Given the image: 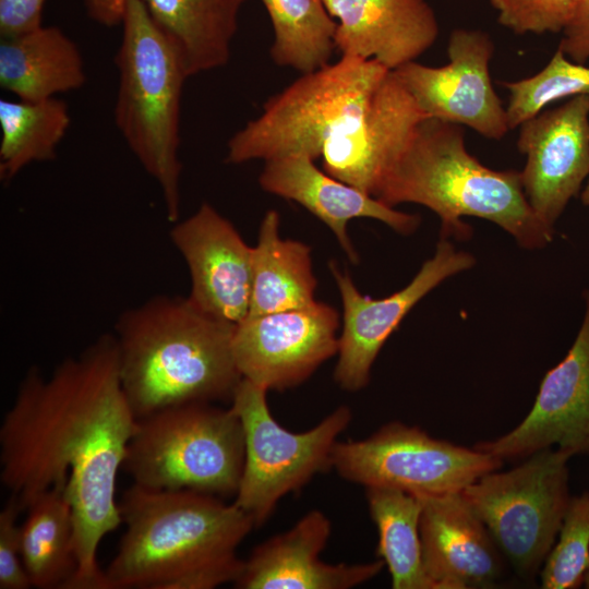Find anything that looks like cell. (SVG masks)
Wrapping results in <instances>:
<instances>
[{
  "instance_id": "cell-25",
  "label": "cell",
  "mask_w": 589,
  "mask_h": 589,
  "mask_svg": "<svg viewBox=\"0 0 589 589\" xmlns=\"http://www.w3.org/2000/svg\"><path fill=\"white\" fill-rule=\"evenodd\" d=\"M21 524V555L32 587L71 589L77 572L74 522L65 488L41 493Z\"/></svg>"
},
{
  "instance_id": "cell-22",
  "label": "cell",
  "mask_w": 589,
  "mask_h": 589,
  "mask_svg": "<svg viewBox=\"0 0 589 589\" xmlns=\"http://www.w3.org/2000/svg\"><path fill=\"white\" fill-rule=\"evenodd\" d=\"M86 83L77 45L57 26L3 37L0 86L17 99L39 101L81 88Z\"/></svg>"
},
{
  "instance_id": "cell-36",
  "label": "cell",
  "mask_w": 589,
  "mask_h": 589,
  "mask_svg": "<svg viewBox=\"0 0 589 589\" xmlns=\"http://www.w3.org/2000/svg\"><path fill=\"white\" fill-rule=\"evenodd\" d=\"M587 179H588L587 184H586L585 189L581 192L580 199H581V202H582L584 205L589 206V176H588Z\"/></svg>"
},
{
  "instance_id": "cell-2",
  "label": "cell",
  "mask_w": 589,
  "mask_h": 589,
  "mask_svg": "<svg viewBox=\"0 0 589 589\" xmlns=\"http://www.w3.org/2000/svg\"><path fill=\"white\" fill-rule=\"evenodd\" d=\"M118 505L125 529L104 570L109 589H213L240 575L237 550L255 525L233 502L133 483Z\"/></svg>"
},
{
  "instance_id": "cell-34",
  "label": "cell",
  "mask_w": 589,
  "mask_h": 589,
  "mask_svg": "<svg viewBox=\"0 0 589 589\" xmlns=\"http://www.w3.org/2000/svg\"><path fill=\"white\" fill-rule=\"evenodd\" d=\"M558 47L573 61L585 63L589 59V0H578L574 15L562 32Z\"/></svg>"
},
{
  "instance_id": "cell-29",
  "label": "cell",
  "mask_w": 589,
  "mask_h": 589,
  "mask_svg": "<svg viewBox=\"0 0 589 589\" xmlns=\"http://www.w3.org/2000/svg\"><path fill=\"white\" fill-rule=\"evenodd\" d=\"M509 98L506 108L509 130L543 111L549 104L585 95L589 97V67L556 51L538 73L518 81L503 82Z\"/></svg>"
},
{
  "instance_id": "cell-5",
  "label": "cell",
  "mask_w": 589,
  "mask_h": 589,
  "mask_svg": "<svg viewBox=\"0 0 589 589\" xmlns=\"http://www.w3.org/2000/svg\"><path fill=\"white\" fill-rule=\"evenodd\" d=\"M122 38L115 57L119 83L116 127L144 170L157 182L167 219L180 215L181 99L189 76L175 46L142 0H125Z\"/></svg>"
},
{
  "instance_id": "cell-19",
  "label": "cell",
  "mask_w": 589,
  "mask_h": 589,
  "mask_svg": "<svg viewBox=\"0 0 589 589\" xmlns=\"http://www.w3.org/2000/svg\"><path fill=\"white\" fill-rule=\"evenodd\" d=\"M419 498L423 564L434 589L495 586L505 558L462 493Z\"/></svg>"
},
{
  "instance_id": "cell-33",
  "label": "cell",
  "mask_w": 589,
  "mask_h": 589,
  "mask_svg": "<svg viewBox=\"0 0 589 589\" xmlns=\"http://www.w3.org/2000/svg\"><path fill=\"white\" fill-rule=\"evenodd\" d=\"M45 0H0V35L13 37L41 26Z\"/></svg>"
},
{
  "instance_id": "cell-10",
  "label": "cell",
  "mask_w": 589,
  "mask_h": 589,
  "mask_svg": "<svg viewBox=\"0 0 589 589\" xmlns=\"http://www.w3.org/2000/svg\"><path fill=\"white\" fill-rule=\"evenodd\" d=\"M502 465L489 453L435 438L400 421L362 440L337 441L332 454V470L344 480L418 497L461 492Z\"/></svg>"
},
{
  "instance_id": "cell-6",
  "label": "cell",
  "mask_w": 589,
  "mask_h": 589,
  "mask_svg": "<svg viewBox=\"0 0 589 589\" xmlns=\"http://www.w3.org/2000/svg\"><path fill=\"white\" fill-rule=\"evenodd\" d=\"M389 71L375 60L340 56L334 63L302 73L230 137L226 161L265 163L290 155L320 158L327 142L364 113Z\"/></svg>"
},
{
  "instance_id": "cell-1",
  "label": "cell",
  "mask_w": 589,
  "mask_h": 589,
  "mask_svg": "<svg viewBox=\"0 0 589 589\" xmlns=\"http://www.w3.org/2000/svg\"><path fill=\"white\" fill-rule=\"evenodd\" d=\"M136 422L113 334L64 359L48 377L29 368L2 419L0 480L21 508L51 488H65L77 560L71 589H109L97 550L122 524L117 479Z\"/></svg>"
},
{
  "instance_id": "cell-31",
  "label": "cell",
  "mask_w": 589,
  "mask_h": 589,
  "mask_svg": "<svg viewBox=\"0 0 589 589\" xmlns=\"http://www.w3.org/2000/svg\"><path fill=\"white\" fill-rule=\"evenodd\" d=\"M498 23L516 34L563 32L570 22L575 0H490Z\"/></svg>"
},
{
  "instance_id": "cell-12",
  "label": "cell",
  "mask_w": 589,
  "mask_h": 589,
  "mask_svg": "<svg viewBox=\"0 0 589 589\" xmlns=\"http://www.w3.org/2000/svg\"><path fill=\"white\" fill-rule=\"evenodd\" d=\"M340 317L315 301L304 308L247 316L236 325L232 352L242 378L283 392L306 381L338 352Z\"/></svg>"
},
{
  "instance_id": "cell-15",
  "label": "cell",
  "mask_w": 589,
  "mask_h": 589,
  "mask_svg": "<svg viewBox=\"0 0 589 589\" xmlns=\"http://www.w3.org/2000/svg\"><path fill=\"white\" fill-rule=\"evenodd\" d=\"M526 197L544 225L554 226L589 176V97H572L519 125Z\"/></svg>"
},
{
  "instance_id": "cell-20",
  "label": "cell",
  "mask_w": 589,
  "mask_h": 589,
  "mask_svg": "<svg viewBox=\"0 0 589 589\" xmlns=\"http://www.w3.org/2000/svg\"><path fill=\"white\" fill-rule=\"evenodd\" d=\"M259 183L264 191L294 201L321 219L334 232L348 259L356 264L359 256L347 230L351 219H376L400 235H410L420 225L419 215L397 211L332 177L318 169L314 159L304 155L265 161Z\"/></svg>"
},
{
  "instance_id": "cell-32",
  "label": "cell",
  "mask_w": 589,
  "mask_h": 589,
  "mask_svg": "<svg viewBox=\"0 0 589 589\" xmlns=\"http://www.w3.org/2000/svg\"><path fill=\"white\" fill-rule=\"evenodd\" d=\"M23 510L16 497L10 495L0 512V588L27 589L32 587L21 555V525Z\"/></svg>"
},
{
  "instance_id": "cell-26",
  "label": "cell",
  "mask_w": 589,
  "mask_h": 589,
  "mask_svg": "<svg viewBox=\"0 0 589 589\" xmlns=\"http://www.w3.org/2000/svg\"><path fill=\"white\" fill-rule=\"evenodd\" d=\"M364 489L378 534L376 555L389 572L392 588L434 589L423 564L420 498L389 488Z\"/></svg>"
},
{
  "instance_id": "cell-17",
  "label": "cell",
  "mask_w": 589,
  "mask_h": 589,
  "mask_svg": "<svg viewBox=\"0 0 589 589\" xmlns=\"http://www.w3.org/2000/svg\"><path fill=\"white\" fill-rule=\"evenodd\" d=\"M426 117L389 71L359 120L325 145L321 156L324 171L375 197Z\"/></svg>"
},
{
  "instance_id": "cell-37",
  "label": "cell",
  "mask_w": 589,
  "mask_h": 589,
  "mask_svg": "<svg viewBox=\"0 0 589 589\" xmlns=\"http://www.w3.org/2000/svg\"><path fill=\"white\" fill-rule=\"evenodd\" d=\"M582 585H585L586 588H589V567L584 575Z\"/></svg>"
},
{
  "instance_id": "cell-7",
  "label": "cell",
  "mask_w": 589,
  "mask_h": 589,
  "mask_svg": "<svg viewBox=\"0 0 589 589\" xmlns=\"http://www.w3.org/2000/svg\"><path fill=\"white\" fill-rule=\"evenodd\" d=\"M244 464L242 422L230 406L189 402L137 419L122 470L151 490L236 495Z\"/></svg>"
},
{
  "instance_id": "cell-35",
  "label": "cell",
  "mask_w": 589,
  "mask_h": 589,
  "mask_svg": "<svg viewBox=\"0 0 589 589\" xmlns=\"http://www.w3.org/2000/svg\"><path fill=\"white\" fill-rule=\"evenodd\" d=\"M87 15L96 23L112 27L122 23L125 0H84Z\"/></svg>"
},
{
  "instance_id": "cell-11",
  "label": "cell",
  "mask_w": 589,
  "mask_h": 589,
  "mask_svg": "<svg viewBox=\"0 0 589 589\" xmlns=\"http://www.w3.org/2000/svg\"><path fill=\"white\" fill-rule=\"evenodd\" d=\"M474 264L476 257L471 253L458 250L452 241L441 238L433 255L407 286L374 299L362 294L350 274L330 262L329 268L342 302V328L334 370L336 383L348 392L364 388L378 352L408 312L441 283L471 269Z\"/></svg>"
},
{
  "instance_id": "cell-9",
  "label": "cell",
  "mask_w": 589,
  "mask_h": 589,
  "mask_svg": "<svg viewBox=\"0 0 589 589\" xmlns=\"http://www.w3.org/2000/svg\"><path fill=\"white\" fill-rule=\"evenodd\" d=\"M267 393L242 378L230 402L244 432V464L233 503L255 527L271 517L284 496L332 470L334 446L352 419L351 409L339 406L313 428L291 432L273 417Z\"/></svg>"
},
{
  "instance_id": "cell-4",
  "label": "cell",
  "mask_w": 589,
  "mask_h": 589,
  "mask_svg": "<svg viewBox=\"0 0 589 589\" xmlns=\"http://www.w3.org/2000/svg\"><path fill=\"white\" fill-rule=\"evenodd\" d=\"M375 197L392 207H428L441 220L442 239H469L464 217L497 225L526 250L542 249L554 236L531 208L520 171L484 166L467 151L461 125L436 118L419 123Z\"/></svg>"
},
{
  "instance_id": "cell-38",
  "label": "cell",
  "mask_w": 589,
  "mask_h": 589,
  "mask_svg": "<svg viewBox=\"0 0 589 589\" xmlns=\"http://www.w3.org/2000/svg\"><path fill=\"white\" fill-rule=\"evenodd\" d=\"M575 1L577 2L578 0H575Z\"/></svg>"
},
{
  "instance_id": "cell-16",
  "label": "cell",
  "mask_w": 589,
  "mask_h": 589,
  "mask_svg": "<svg viewBox=\"0 0 589 589\" xmlns=\"http://www.w3.org/2000/svg\"><path fill=\"white\" fill-rule=\"evenodd\" d=\"M170 239L191 276L188 299L202 312L239 324L250 311L252 247L211 204L175 223Z\"/></svg>"
},
{
  "instance_id": "cell-24",
  "label": "cell",
  "mask_w": 589,
  "mask_h": 589,
  "mask_svg": "<svg viewBox=\"0 0 589 589\" xmlns=\"http://www.w3.org/2000/svg\"><path fill=\"white\" fill-rule=\"evenodd\" d=\"M278 212L263 217L252 247V293L248 316L304 308L316 300L311 248L281 239Z\"/></svg>"
},
{
  "instance_id": "cell-28",
  "label": "cell",
  "mask_w": 589,
  "mask_h": 589,
  "mask_svg": "<svg viewBox=\"0 0 589 589\" xmlns=\"http://www.w3.org/2000/svg\"><path fill=\"white\" fill-rule=\"evenodd\" d=\"M273 26L275 64L308 73L327 65L335 46L336 20L325 0H261Z\"/></svg>"
},
{
  "instance_id": "cell-23",
  "label": "cell",
  "mask_w": 589,
  "mask_h": 589,
  "mask_svg": "<svg viewBox=\"0 0 589 589\" xmlns=\"http://www.w3.org/2000/svg\"><path fill=\"white\" fill-rule=\"evenodd\" d=\"M249 0H142L149 17L181 56L189 76L225 67Z\"/></svg>"
},
{
  "instance_id": "cell-3",
  "label": "cell",
  "mask_w": 589,
  "mask_h": 589,
  "mask_svg": "<svg viewBox=\"0 0 589 589\" xmlns=\"http://www.w3.org/2000/svg\"><path fill=\"white\" fill-rule=\"evenodd\" d=\"M119 372L136 419L189 402H231L242 380L235 362L236 324L213 317L188 297L158 294L120 314Z\"/></svg>"
},
{
  "instance_id": "cell-14",
  "label": "cell",
  "mask_w": 589,
  "mask_h": 589,
  "mask_svg": "<svg viewBox=\"0 0 589 589\" xmlns=\"http://www.w3.org/2000/svg\"><path fill=\"white\" fill-rule=\"evenodd\" d=\"M584 298V318L575 340L545 373L528 414L508 433L477 443L474 448L503 461L554 446L570 457L589 455V290Z\"/></svg>"
},
{
  "instance_id": "cell-30",
  "label": "cell",
  "mask_w": 589,
  "mask_h": 589,
  "mask_svg": "<svg viewBox=\"0 0 589 589\" xmlns=\"http://www.w3.org/2000/svg\"><path fill=\"white\" fill-rule=\"evenodd\" d=\"M589 567V492L570 496L553 548L539 573L544 589H576Z\"/></svg>"
},
{
  "instance_id": "cell-8",
  "label": "cell",
  "mask_w": 589,
  "mask_h": 589,
  "mask_svg": "<svg viewBox=\"0 0 589 589\" xmlns=\"http://www.w3.org/2000/svg\"><path fill=\"white\" fill-rule=\"evenodd\" d=\"M569 458L545 448L507 471L483 474L461 491L522 579L539 575L557 538L570 498Z\"/></svg>"
},
{
  "instance_id": "cell-18",
  "label": "cell",
  "mask_w": 589,
  "mask_h": 589,
  "mask_svg": "<svg viewBox=\"0 0 589 589\" xmlns=\"http://www.w3.org/2000/svg\"><path fill=\"white\" fill-rule=\"evenodd\" d=\"M332 533V521L312 509L290 529L256 545L240 575L238 589H350L380 574L378 558L368 563L330 564L321 560Z\"/></svg>"
},
{
  "instance_id": "cell-21",
  "label": "cell",
  "mask_w": 589,
  "mask_h": 589,
  "mask_svg": "<svg viewBox=\"0 0 589 589\" xmlns=\"http://www.w3.org/2000/svg\"><path fill=\"white\" fill-rule=\"evenodd\" d=\"M336 20L340 56L375 60L390 71L416 61L436 41L438 22L426 0H325Z\"/></svg>"
},
{
  "instance_id": "cell-27",
  "label": "cell",
  "mask_w": 589,
  "mask_h": 589,
  "mask_svg": "<svg viewBox=\"0 0 589 589\" xmlns=\"http://www.w3.org/2000/svg\"><path fill=\"white\" fill-rule=\"evenodd\" d=\"M65 101L0 100V179L12 180L32 163L56 158L57 147L70 127Z\"/></svg>"
},
{
  "instance_id": "cell-13",
  "label": "cell",
  "mask_w": 589,
  "mask_h": 589,
  "mask_svg": "<svg viewBox=\"0 0 589 589\" xmlns=\"http://www.w3.org/2000/svg\"><path fill=\"white\" fill-rule=\"evenodd\" d=\"M447 52L443 67L416 60L394 73L428 117L469 127L486 139L504 137L509 127L490 75L492 38L481 29L455 28Z\"/></svg>"
}]
</instances>
